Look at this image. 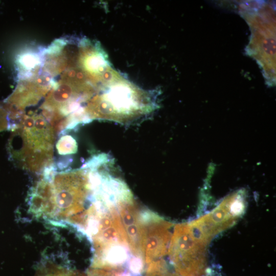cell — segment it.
<instances>
[{
    "instance_id": "obj_4",
    "label": "cell",
    "mask_w": 276,
    "mask_h": 276,
    "mask_svg": "<svg viewBox=\"0 0 276 276\" xmlns=\"http://www.w3.org/2000/svg\"><path fill=\"white\" fill-rule=\"evenodd\" d=\"M242 214L239 204L233 200L189 224L195 237L208 244L216 235L233 225Z\"/></svg>"
},
{
    "instance_id": "obj_1",
    "label": "cell",
    "mask_w": 276,
    "mask_h": 276,
    "mask_svg": "<svg viewBox=\"0 0 276 276\" xmlns=\"http://www.w3.org/2000/svg\"><path fill=\"white\" fill-rule=\"evenodd\" d=\"M11 125L10 154L19 167L42 172L53 165L54 146L57 132L41 113L30 111Z\"/></svg>"
},
{
    "instance_id": "obj_2",
    "label": "cell",
    "mask_w": 276,
    "mask_h": 276,
    "mask_svg": "<svg viewBox=\"0 0 276 276\" xmlns=\"http://www.w3.org/2000/svg\"><path fill=\"white\" fill-rule=\"evenodd\" d=\"M206 245L194 236L189 223L175 226L168 252L172 264L181 276H199L203 273Z\"/></svg>"
},
{
    "instance_id": "obj_3",
    "label": "cell",
    "mask_w": 276,
    "mask_h": 276,
    "mask_svg": "<svg viewBox=\"0 0 276 276\" xmlns=\"http://www.w3.org/2000/svg\"><path fill=\"white\" fill-rule=\"evenodd\" d=\"M140 220L143 259L150 264L166 254L171 238L169 231L171 225L145 210L140 211Z\"/></svg>"
},
{
    "instance_id": "obj_6",
    "label": "cell",
    "mask_w": 276,
    "mask_h": 276,
    "mask_svg": "<svg viewBox=\"0 0 276 276\" xmlns=\"http://www.w3.org/2000/svg\"><path fill=\"white\" fill-rule=\"evenodd\" d=\"M45 276H76V274H74L72 273H70L68 272H59L57 274H49Z\"/></svg>"
},
{
    "instance_id": "obj_5",
    "label": "cell",
    "mask_w": 276,
    "mask_h": 276,
    "mask_svg": "<svg viewBox=\"0 0 276 276\" xmlns=\"http://www.w3.org/2000/svg\"><path fill=\"white\" fill-rule=\"evenodd\" d=\"M56 148L60 154H73L77 151V145L75 139L71 136L63 135L59 139Z\"/></svg>"
}]
</instances>
